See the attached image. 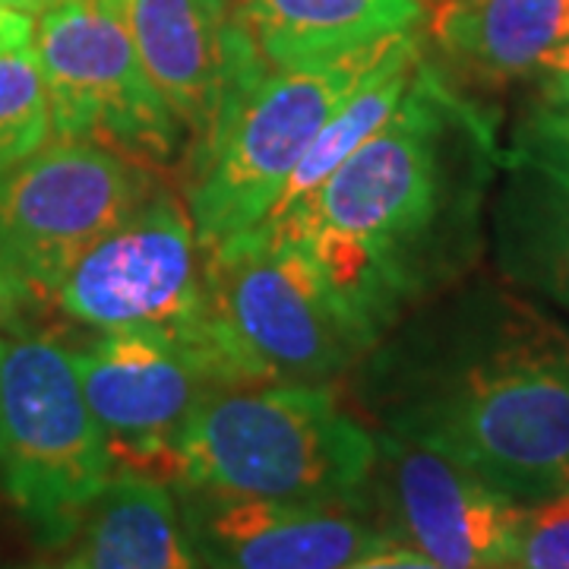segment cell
Here are the masks:
<instances>
[{
	"instance_id": "obj_1",
	"label": "cell",
	"mask_w": 569,
	"mask_h": 569,
	"mask_svg": "<svg viewBox=\"0 0 569 569\" xmlns=\"http://www.w3.org/2000/svg\"><path fill=\"white\" fill-rule=\"evenodd\" d=\"M500 168L490 118L421 61L406 99L288 219V238L370 351L471 263Z\"/></svg>"
},
{
	"instance_id": "obj_2",
	"label": "cell",
	"mask_w": 569,
	"mask_h": 569,
	"mask_svg": "<svg viewBox=\"0 0 569 569\" xmlns=\"http://www.w3.org/2000/svg\"><path fill=\"white\" fill-rule=\"evenodd\" d=\"M367 358L380 430L440 449L516 503L569 488V326L503 284L418 305ZM365 358V361H367Z\"/></svg>"
},
{
	"instance_id": "obj_3",
	"label": "cell",
	"mask_w": 569,
	"mask_h": 569,
	"mask_svg": "<svg viewBox=\"0 0 569 569\" xmlns=\"http://www.w3.org/2000/svg\"><path fill=\"white\" fill-rule=\"evenodd\" d=\"M377 433L329 383L212 389L178 440L174 488L269 500H370Z\"/></svg>"
},
{
	"instance_id": "obj_4",
	"label": "cell",
	"mask_w": 569,
	"mask_h": 569,
	"mask_svg": "<svg viewBox=\"0 0 569 569\" xmlns=\"http://www.w3.org/2000/svg\"><path fill=\"white\" fill-rule=\"evenodd\" d=\"M209 326L238 383H329L370 342L298 244L253 224L203 247Z\"/></svg>"
},
{
	"instance_id": "obj_5",
	"label": "cell",
	"mask_w": 569,
	"mask_h": 569,
	"mask_svg": "<svg viewBox=\"0 0 569 569\" xmlns=\"http://www.w3.org/2000/svg\"><path fill=\"white\" fill-rule=\"evenodd\" d=\"M114 466L73 351L39 332L0 342V488L44 548L86 526Z\"/></svg>"
},
{
	"instance_id": "obj_6",
	"label": "cell",
	"mask_w": 569,
	"mask_h": 569,
	"mask_svg": "<svg viewBox=\"0 0 569 569\" xmlns=\"http://www.w3.org/2000/svg\"><path fill=\"white\" fill-rule=\"evenodd\" d=\"M392 39L329 61L266 70L219 137L190 156L187 209L200 247L263 222L307 146L383 58Z\"/></svg>"
},
{
	"instance_id": "obj_7",
	"label": "cell",
	"mask_w": 569,
	"mask_h": 569,
	"mask_svg": "<svg viewBox=\"0 0 569 569\" xmlns=\"http://www.w3.org/2000/svg\"><path fill=\"white\" fill-rule=\"evenodd\" d=\"M54 305L99 332L140 329L200 348L228 370L209 326L203 247L190 209L164 187L82 253L54 291Z\"/></svg>"
},
{
	"instance_id": "obj_8",
	"label": "cell",
	"mask_w": 569,
	"mask_h": 569,
	"mask_svg": "<svg viewBox=\"0 0 569 569\" xmlns=\"http://www.w3.org/2000/svg\"><path fill=\"white\" fill-rule=\"evenodd\" d=\"M36 51L58 140L99 142L140 164L178 156L183 127L146 77L118 0H73L41 13Z\"/></svg>"
},
{
	"instance_id": "obj_9",
	"label": "cell",
	"mask_w": 569,
	"mask_h": 569,
	"mask_svg": "<svg viewBox=\"0 0 569 569\" xmlns=\"http://www.w3.org/2000/svg\"><path fill=\"white\" fill-rule=\"evenodd\" d=\"M156 187L146 164L99 142H48L0 171V260L48 305L82 253Z\"/></svg>"
},
{
	"instance_id": "obj_10",
	"label": "cell",
	"mask_w": 569,
	"mask_h": 569,
	"mask_svg": "<svg viewBox=\"0 0 569 569\" xmlns=\"http://www.w3.org/2000/svg\"><path fill=\"white\" fill-rule=\"evenodd\" d=\"M86 402L102 427L114 475L178 481V440L212 389L231 387L212 355L156 332H99L73 351Z\"/></svg>"
},
{
	"instance_id": "obj_11",
	"label": "cell",
	"mask_w": 569,
	"mask_h": 569,
	"mask_svg": "<svg viewBox=\"0 0 569 569\" xmlns=\"http://www.w3.org/2000/svg\"><path fill=\"white\" fill-rule=\"evenodd\" d=\"M373 433L377 462L367 497L392 545L443 569H507L522 503L421 440Z\"/></svg>"
},
{
	"instance_id": "obj_12",
	"label": "cell",
	"mask_w": 569,
	"mask_h": 569,
	"mask_svg": "<svg viewBox=\"0 0 569 569\" xmlns=\"http://www.w3.org/2000/svg\"><path fill=\"white\" fill-rule=\"evenodd\" d=\"M142 70L193 137L190 156L219 137L263 80L260 44L234 0H118Z\"/></svg>"
},
{
	"instance_id": "obj_13",
	"label": "cell",
	"mask_w": 569,
	"mask_h": 569,
	"mask_svg": "<svg viewBox=\"0 0 569 569\" xmlns=\"http://www.w3.org/2000/svg\"><path fill=\"white\" fill-rule=\"evenodd\" d=\"M203 569H342L392 548L370 500H269L174 488Z\"/></svg>"
},
{
	"instance_id": "obj_14",
	"label": "cell",
	"mask_w": 569,
	"mask_h": 569,
	"mask_svg": "<svg viewBox=\"0 0 569 569\" xmlns=\"http://www.w3.org/2000/svg\"><path fill=\"white\" fill-rule=\"evenodd\" d=\"M497 171L490 234L500 272L569 310V146L519 123Z\"/></svg>"
},
{
	"instance_id": "obj_15",
	"label": "cell",
	"mask_w": 569,
	"mask_h": 569,
	"mask_svg": "<svg viewBox=\"0 0 569 569\" xmlns=\"http://www.w3.org/2000/svg\"><path fill=\"white\" fill-rule=\"evenodd\" d=\"M433 39L452 70L481 86L535 77L569 39V0H440Z\"/></svg>"
},
{
	"instance_id": "obj_16",
	"label": "cell",
	"mask_w": 569,
	"mask_h": 569,
	"mask_svg": "<svg viewBox=\"0 0 569 569\" xmlns=\"http://www.w3.org/2000/svg\"><path fill=\"white\" fill-rule=\"evenodd\" d=\"M86 569H203L174 485L114 475L82 526Z\"/></svg>"
},
{
	"instance_id": "obj_17",
	"label": "cell",
	"mask_w": 569,
	"mask_h": 569,
	"mask_svg": "<svg viewBox=\"0 0 569 569\" xmlns=\"http://www.w3.org/2000/svg\"><path fill=\"white\" fill-rule=\"evenodd\" d=\"M247 26L269 67L329 61L411 32L425 0H244Z\"/></svg>"
},
{
	"instance_id": "obj_18",
	"label": "cell",
	"mask_w": 569,
	"mask_h": 569,
	"mask_svg": "<svg viewBox=\"0 0 569 569\" xmlns=\"http://www.w3.org/2000/svg\"><path fill=\"white\" fill-rule=\"evenodd\" d=\"M421 61L425 58H421L415 32H402L389 41L383 58L348 92L339 111L320 127L317 140L307 146L301 162L295 164L291 178L263 222H279V219H288L295 209H301L320 190V183L396 114Z\"/></svg>"
},
{
	"instance_id": "obj_19",
	"label": "cell",
	"mask_w": 569,
	"mask_h": 569,
	"mask_svg": "<svg viewBox=\"0 0 569 569\" xmlns=\"http://www.w3.org/2000/svg\"><path fill=\"white\" fill-rule=\"evenodd\" d=\"M54 133L36 22L17 13L0 29V171L36 156Z\"/></svg>"
},
{
	"instance_id": "obj_20",
	"label": "cell",
	"mask_w": 569,
	"mask_h": 569,
	"mask_svg": "<svg viewBox=\"0 0 569 569\" xmlns=\"http://www.w3.org/2000/svg\"><path fill=\"white\" fill-rule=\"evenodd\" d=\"M507 569H569V488L522 507Z\"/></svg>"
},
{
	"instance_id": "obj_21",
	"label": "cell",
	"mask_w": 569,
	"mask_h": 569,
	"mask_svg": "<svg viewBox=\"0 0 569 569\" xmlns=\"http://www.w3.org/2000/svg\"><path fill=\"white\" fill-rule=\"evenodd\" d=\"M36 307H39L36 295H32V291L3 266V260H0V329L10 332V336H13V332H22L29 313H32Z\"/></svg>"
},
{
	"instance_id": "obj_22",
	"label": "cell",
	"mask_w": 569,
	"mask_h": 569,
	"mask_svg": "<svg viewBox=\"0 0 569 569\" xmlns=\"http://www.w3.org/2000/svg\"><path fill=\"white\" fill-rule=\"evenodd\" d=\"M541 104H569V39L535 73Z\"/></svg>"
},
{
	"instance_id": "obj_23",
	"label": "cell",
	"mask_w": 569,
	"mask_h": 569,
	"mask_svg": "<svg viewBox=\"0 0 569 569\" xmlns=\"http://www.w3.org/2000/svg\"><path fill=\"white\" fill-rule=\"evenodd\" d=\"M342 569H443L437 563H430L427 557L415 553V550L402 548V545H392V548L377 550V553H367V557H358L351 560Z\"/></svg>"
},
{
	"instance_id": "obj_24",
	"label": "cell",
	"mask_w": 569,
	"mask_h": 569,
	"mask_svg": "<svg viewBox=\"0 0 569 569\" xmlns=\"http://www.w3.org/2000/svg\"><path fill=\"white\" fill-rule=\"evenodd\" d=\"M522 123H529L535 130L548 133L553 140L567 142L569 146V104H535L529 111V118Z\"/></svg>"
},
{
	"instance_id": "obj_25",
	"label": "cell",
	"mask_w": 569,
	"mask_h": 569,
	"mask_svg": "<svg viewBox=\"0 0 569 569\" xmlns=\"http://www.w3.org/2000/svg\"><path fill=\"white\" fill-rule=\"evenodd\" d=\"M63 3H73V0H0V10L22 13V17H41L48 10H58Z\"/></svg>"
},
{
	"instance_id": "obj_26",
	"label": "cell",
	"mask_w": 569,
	"mask_h": 569,
	"mask_svg": "<svg viewBox=\"0 0 569 569\" xmlns=\"http://www.w3.org/2000/svg\"><path fill=\"white\" fill-rule=\"evenodd\" d=\"M3 569H86V563H82V553L77 550V553H70V557L61 560V563H20V567H3Z\"/></svg>"
},
{
	"instance_id": "obj_27",
	"label": "cell",
	"mask_w": 569,
	"mask_h": 569,
	"mask_svg": "<svg viewBox=\"0 0 569 569\" xmlns=\"http://www.w3.org/2000/svg\"><path fill=\"white\" fill-rule=\"evenodd\" d=\"M13 17H17V13H10V10H0V29H3V26H7L10 20H13Z\"/></svg>"
},
{
	"instance_id": "obj_28",
	"label": "cell",
	"mask_w": 569,
	"mask_h": 569,
	"mask_svg": "<svg viewBox=\"0 0 569 569\" xmlns=\"http://www.w3.org/2000/svg\"><path fill=\"white\" fill-rule=\"evenodd\" d=\"M0 342H3V339H0Z\"/></svg>"
}]
</instances>
